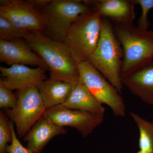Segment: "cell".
I'll use <instances>...</instances> for the list:
<instances>
[{
	"instance_id": "1",
	"label": "cell",
	"mask_w": 153,
	"mask_h": 153,
	"mask_svg": "<svg viewBox=\"0 0 153 153\" xmlns=\"http://www.w3.org/2000/svg\"><path fill=\"white\" fill-rule=\"evenodd\" d=\"M25 39L46 64L50 78L73 85L78 82V63L63 43L40 32L30 33Z\"/></svg>"
},
{
	"instance_id": "2",
	"label": "cell",
	"mask_w": 153,
	"mask_h": 153,
	"mask_svg": "<svg viewBox=\"0 0 153 153\" xmlns=\"http://www.w3.org/2000/svg\"><path fill=\"white\" fill-rule=\"evenodd\" d=\"M115 33L123 51L121 78L153 60V30L142 31L133 23L114 24Z\"/></svg>"
},
{
	"instance_id": "3",
	"label": "cell",
	"mask_w": 153,
	"mask_h": 153,
	"mask_svg": "<svg viewBox=\"0 0 153 153\" xmlns=\"http://www.w3.org/2000/svg\"><path fill=\"white\" fill-rule=\"evenodd\" d=\"M123 58V49L113 25L102 18L99 40L88 61L120 94L124 87L121 76Z\"/></svg>"
},
{
	"instance_id": "4",
	"label": "cell",
	"mask_w": 153,
	"mask_h": 153,
	"mask_svg": "<svg viewBox=\"0 0 153 153\" xmlns=\"http://www.w3.org/2000/svg\"><path fill=\"white\" fill-rule=\"evenodd\" d=\"M102 18L92 10L78 17L63 43L79 64L88 61L96 48L101 33Z\"/></svg>"
},
{
	"instance_id": "5",
	"label": "cell",
	"mask_w": 153,
	"mask_h": 153,
	"mask_svg": "<svg viewBox=\"0 0 153 153\" xmlns=\"http://www.w3.org/2000/svg\"><path fill=\"white\" fill-rule=\"evenodd\" d=\"M92 10L84 1L52 0L40 10L51 39L63 43L78 17Z\"/></svg>"
},
{
	"instance_id": "6",
	"label": "cell",
	"mask_w": 153,
	"mask_h": 153,
	"mask_svg": "<svg viewBox=\"0 0 153 153\" xmlns=\"http://www.w3.org/2000/svg\"><path fill=\"white\" fill-rule=\"evenodd\" d=\"M18 102L13 109H3L16 126L19 138H24L43 115L47 108L38 88L18 91Z\"/></svg>"
},
{
	"instance_id": "7",
	"label": "cell",
	"mask_w": 153,
	"mask_h": 153,
	"mask_svg": "<svg viewBox=\"0 0 153 153\" xmlns=\"http://www.w3.org/2000/svg\"><path fill=\"white\" fill-rule=\"evenodd\" d=\"M79 79L102 104L109 107L114 115L123 117L126 107L121 94L88 61L78 64Z\"/></svg>"
},
{
	"instance_id": "8",
	"label": "cell",
	"mask_w": 153,
	"mask_h": 153,
	"mask_svg": "<svg viewBox=\"0 0 153 153\" xmlns=\"http://www.w3.org/2000/svg\"><path fill=\"white\" fill-rule=\"evenodd\" d=\"M0 16L18 27L30 33H43L45 22L40 10L31 5L27 1L1 0Z\"/></svg>"
},
{
	"instance_id": "9",
	"label": "cell",
	"mask_w": 153,
	"mask_h": 153,
	"mask_svg": "<svg viewBox=\"0 0 153 153\" xmlns=\"http://www.w3.org/2000/svg\"><path fill=\"white\" fill-rule=\"evenodd\" d=\"M54 123L65 127L76 129L85 138L103 122L104 117L59 105L46 110L44 115Z\"/></svg>"
},
{
	"instance_id": "10",
	"label": "cell",
	"mask_w": 153,
	"mask_h": 153,
	"mask_svg": "<svg viewBox=\"0 0 153 153\" xmlns=\"http://www.w3.org/2000/svg\"><path fill=\"white\" fill-rule=\"evenodd\" d=\"M45 68L38 67L31 68L23 65H12L10 67H0L1 79L6 87L11 90L18 91L30 87H38L47 79Z\"/></svg>"
},
{
	"instance_id": "11",
	"label": "cell",
	"mask_w": 153,
	"mask_h": 153,
	"mask_svg": "<svg viewBox=\"0 0 153 153\" xmlns=\"http://www.w3.org/2000/svg\"><path fill=\"white\" fill-rule=\"evenodd\" d=\"M0 61L9 65H32L48 70L46 64L27 41L0 39Z\"/></svg>"
},
{
	"instance_id": "12",
	"label": "cell",
	"mask_w": 153,
	"mask_h": 153,
	"mask_svg": "<svg viewBox=\"0 0 153 153\" xmlns=\"http://www.w3.org/2000/svg\"><path fill=\"white\" fill-rule=\"evenodd\" d=\"M102 18L114 24L133 23L135 19V5L131 0L84 1Z\"/></svg>"
},
{
	"instance_id": "13",
	"label": "cell",
	"mask_w": 153,
	"mask_h": 153,
	"mask_svg": "<svg viewBox=\"0 0 153 153\" xmlns=\"http://www.w3.org/2000/svg\"><path fill=\"white\" fill-rule=\"evenodd\" d=\"M65 127L56 124L43 116L23 138L27 148L36 153H41L54 137L67 133Z\"/></svg>"
},
{
	"instance_id": "14",
	"label": "cell",
	"mask_w": 153,
	"mask_h": 153,
	"mask_svg": "<svg viewBox=\"0 0 153 153\" xmlns=\"http://www.w3.org/2000/svg\"><path fill=\"white\" fill-rule=\"evenodd\" d=\"M123 86L143 102L153 106V60L122 79Z\"/></svg>"
},
{
	"instance_id": "15",
	"label": "cell",
	"mask_w": 153,
	"mask_h": 153,
	"mask_svg": "<svg viewBox=\"0 0 153 153\" xmlns=\"http://www.w3.org/2000/svg\"><path fill=\"white\" fill-rule=\"evenodd\" d=\"M63 105L71 109L104 117V106L80 79L74 85L70 95Z\"/></svg>"
},
{
	"instance_id": "16",
	"label": "cell",
	"mask_w": 153,
	"mask_h": 153,
	"mask_svg": "<svg viewBox=\"0 0 153 153\" xmlns=\"http://www.w3.org/2000/svg\"><path fill=\"white\" fill-rule=\"evenodd\" d=\"M74 85L50 78L43 81L37 88L47 109L64 104L70 95Z\"/></svg>"
},
{
	"instance_id": "17",
	"label": "cell",
	"mask_w": 153,
	"mask_h": 153,
	"mask_svg": "<svg viewBox=\"0 0 153 153\" xmlns=\"http://www.w3.org/2000/svg\"><path fill=\"white\" fill-rule=\"evenodd\" d=\"M130 115L136 124L139 130L140 151L145 153H153L152 123L146 120L135 113L131 112Z\"/></svg>"
},
{
	"instance_id": "18",
	"label": "cell",
	"mask_w": 153,
	"mask_h": 153,
	"mask_svg": "<svg viewBox=\"0 0 153 153\" xmlns=\"http://www.w3.org/2000/svg\"><path fill=\"white\" fill-rule=\"evenodd\" d=\"M30 32L20 29L8 20L0 16V38L4 40L24 38Z\"/></svg>"
},
{
	"instance_id": "19",
	"label": "cell",
	"mask_w": 153,
	"mask_h": 153,
	"mask_svg": "<svg viewBox=\"0 0 153 153\" xmlns=\"http://www.w3.org/2000/svg\"><path fill=\"white\" fill-rule=\"evenodd\" d=\"M7 115L4 110L0 111V153H6L8 143L12 141V131Z\"/></svg>"
},
{
	"instance_id": "20",
	"label": "cell",
	"mask_w": 153,
	"mask_h": 153,
	"mask_svg": "<svg viewBox=\"0 0 153 153\" xmlns=\"http://www.w3.org/2000/svg\"><path fill=\"white\" fill-rule=\"evenodd\" d=\"M134 4L139 5L142 10L138 22V28L142 31H147L150 23L148 21V13L151 9L153 8V0H131Z\"/></svg>"
},
{
	"instance_id": "21",
	"label": "cell",
	"mask_w": 153,
	"mask_h": 153,
	"mask_svg": "<svg viewBox=\"0 0 153 153\" xmlns=\"http://www.w3.org/2000/svg\"><path fill=\"white\" fill-rule=\"evenodd\" d=\"M17 102V96L6 87L0 79V108L3 109H13Z\"/></svg>"
},
{
	"instance_id": "22",
	"label": "cell",
	"mask_w": 153,
	"mask_h": 153,
	"mask_svg": "<svg viewBox=\"0 0 153 153\" xmlns=\"http://www.w3.org/2000/svg\"><path fill=\"white\" fill-rule=\"evenodd\" d=\"M10 124L12 131V141L10 144L7 146L6 153H36L22 145L16 134L13 122L10 121Z\"/></svg>"
},
{
	"instance_id": "23",
	"label": "cell",
	"mask_w": 153,
	"mask_h": 153,
	"mask_svg": "<svg viewBox=\"0 0 153 153\" xmlns=\"http://www.w3.org/2000/svg\"><path fill=\"white\" fill-rule=\"evenodd\" d=\"M51 0H28L27 2L31 5L40 10L48 4Z\"/></svg>"
},
{
	"instance_id": "24",
	"label": "cell",
	"mask_w": 153,
	"mask_h": 153,
	"mask_svg": "<svg viewBox=\"0 0 153 153\" xmlns=\"http://www.w3.org/2000/svg\"><path fill=\"white\" fill-rule=\"evenodd\" d=\"M136 153H145L143 152H141V151H139V152H137Z\"/></svg>"
},
{
	"instance_id": "25",
	"label": "cell",
	"mask_w": 153,
	"mask_h": 153,
	"mask_svg": "<svg viewBox=\"0 0 153 153\" xmlns=\"http://www.w3.org/2000/svg\"><path fill=\"white\" fill-rule=\"evenodd\" d=\"M152 123L153 124V121L152 122Z\"/></svg>"
}]
</instances>
